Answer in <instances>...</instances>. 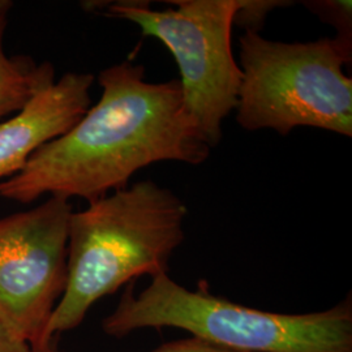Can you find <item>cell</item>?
Returning a JSON list of instances; mask_svg holds the SVG:
<instances>
[{"label": "cell", "instance_id": "6da1fadb", "mask_svg": "<svg viewBox=\"0 0 352 352\" xmlns=\"http://www.w3.org/2000/svg\"><path fill=\"white\" fill-rule=\"evenodd\" d=\"M100 101L64 135L42 145L0 197L30 204L43 195L88 202L126 188L139 170L158 162L201 164L212 148L186 110L177 78L145 80L131 60L98 76Z\"/></svg>", "mask_w": 352, "mask_h": 352}, {"label": "cell", "instance_id": "7a4b0ae2", "mask_svg": "<svg viewBox=\"0 0 352 352\" xmlns=\"http://www.w3.org/2000/svg\"><path fill=\"white\" fill-rule=\"evenodd\" d=\"M187 215L184 201L151 179L74 212L67 285L46 329L51 346L56 334L78 327L103 296L141 276L168 274L170 260L186 238Z\"/></svg>", "mask_w": 352, "mask_h": 352}, {"label": "cell", "instance_id": "3957f363", "mask_svg": "<svg viewBox=\"0 0 352 352\" xmlns=\"http://www.w3.org/2000/svg\"><path fill=\"white\" fill-rule=\"evenodd\" d=\"M176 327L239 352H352L351 296L311 314L266 312L215 296L206 280L195 291L162 274L135 294L128 283L103 331L115 338L144 329Z\"/></svg>", "mask_w": 352, "mask_h": 352}, {"label": "cell", "instance_id": "277c9868", "mask_svg": "<svg viewBox=\"0 0 352 352\" xmlns=\"http://www.w3.org/2000/svg\"><path fill=\"white\" fill-rule=\"evenodd\" d=\"M241 81L236 122L247 131L287 136L312 126L352 136L351 50L336 38L285 43L245 32L239 38Z\"/></svg>", "mask_w": 352, "mask_h": 352}, {"label": "cell", "instance_id": "5b68a950", "mask_svg": "<svg viewBox=\"0 0 352 352\" xmlns=\"http://www.w3.org/2000/svg\"><path fill=\"white\" fill-rule=\"evenodd\" d=\"M176 8L154 11L148 4L118 1L109 16L139 26L144 37L162 42L180 72L183 102L210 148L222 140V124L238 106L241 71L231 34L240 0H180Z\"/></svg>", "mask_w": 352, "mask_h": 352}, {"label": "cell", "instance_id": "8992f818", "mask_svg": "<svg viewBox=\"0 0 352 352\" xmlns=\"http://www.w3.org/2000/svg\"><path fill=\"white\" fill-rule=\"evenodd\" d=\"M69 200L50 196L0 219V324L33 352H55L46 340L67 285Z\"/></svg>", "mask_w": 352, "mask_h": 352}, {"label": "cell", "instance_id": "52a82bcc", "mask_svg": "<svg viewBox=\"0 0 352 352\" xmlns=\"http://www.w3.org/2000/svg\"><path fill=\"white\" fill-rule=\"evenodd\" d=\"M94 76L67 74L7 120H0V180L19 174L29 158L64 135L87 113Z\"/></svg>", "mask_w": 352, "mask_h": 352}, {"label": "cell", "instance_id": "ba28073f", "mask_svg": "<svg viewBox=\"0 0 352 352\" xmlns=\"http://www.w3.org/2000/svg\"><path fill=\"white\" fill-rule=\"evenodd\" d=\"M7 13L0 14V120L21 111L55 80L49 62L37 63L29 56H8L4 50Z\"/></svg>", "mask_w": 352, "mask_h": 352}, {"label": "cell", "instance_id": "9c48e42d", "mask_svg": "<svg viewBox=\"0 0 352 352\" xmlns=\"http://www.w3.org/2000/svg\"><path fill=\"white\" fill-rule=\"evenodd\" d=\"M311 12L315 13L322 21L334 26L338 32L336 39L346 49L351 50L352 13L351 1L340 0H321V1H304Z\"/></svg>", "mask_w": 352, "mask_h": 352}, {"label": "cell", "instance_id": "30bf717a", "mask_svg": "<svg viewBox=\"0 0 352 352\" xmlns=\"http://www.w3.org/2000/svg\"><path fill=\"white\" fill-rule=\"evenodd\" d=\"M291 4L289 1H277V0H265V1H252V0H240L239 11L235 16V25H240L245 32L258 33L260 28L264 24L266 14L278 7H285Z\"/></svg>", "mask_w": 352, "mask_h": 352}, {"label": "cell", "instance_id": "8fae6325", "mask_svg": "<svg viewBox=\"0 0 352 352\" xmlns=\"http://www.w3.org/2000/svg\"><path fill=\"white\" fill-rule=\"evenodd\" d=\"M153 352H239L209 343L206 340L190 337L186 340H176L164 343Z\"/></svg>", "mask_w": 352, "mask_h": 352}, {"label": "cell", "instance_id": "7c38bea8", "mask_svg": "<svg viewBox=\"0 0 352 352\" xmlns=\"http://www.w3.org/2000/svg\"><path fill=\"white\" fill-rule=\"evenodd\" d=\"M0 352H33L25 342L14 338L12 334L0 324Z\"/></svg>", "mask_w": 352, "mask_h": 352}, {"label": "cell", "instance_id": "4fadbf2b", "mask_svg": "<svg viewBox=\"0 0 352 352\" xmlns=\"http://www.w3.org/2000/svg\"><path fill=\"white\" fill-rule=\"evenodd\" d=\"M11 7H12V3L0 0V14H1V13H8Z\"/></svg>", "mask_w": 352, "mask_h": 352}]
</instances>
